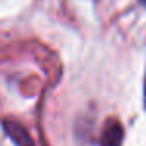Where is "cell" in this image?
Instances as JSON below:
<instances>
[{"mask_svg": "<svg viewBox=\"0 0 146 146\" xmlns=\"http://www.w3.org/2000/svg\"><path fill=\"white\" fill-rule=\"evenodd\" d=\"M140 2H141L143 5H146V0H140Z\"/></svg>", "mask_w": 146, "mask_h": 146, "instance_id": "obj_4", "label": "cell"}, {"mask_svg": "<svg viewBox=\"0 0 146 146\" xmlns=\"http://www.w3.org/2000/svg\"><path fill=\"white\" fill-rule=\"evenodd\" d=\"M2 126H3L7 135L10 137L11 141L16 146H35L32 135L21 123H17L14 119H5L2 121Z\"/></svg>", "mask_w": 146, "mask_h": 146, "instance_id": "obj_2", "label": "cell"}, {"mask_svg": "<svg viewBox=\"0 0 146 146\" xmlns=\"http://www.w3.org/2000/svg\"><path fill=\"white\" fill-rule=\"evenodd\" d=\"M143 105L146 110V74H145V83H143Z\"/></svg>", "mask_w": 146, "mask_h": 146, "instance_id": "obj_3", "label": "cell"}, {"mask_svg": "<svg viewBox=\"0 0 146 146\" xmlns=\"http://www.w3.org/2000/svg\"><path fill=\"white\" fill-rule=\"evenodd\" d=\"M124 140V127L116 118L105 121L99 138V146H121Z\"/></svg>", "mask_w": 146, "mask_h": 146, "instance_id": "obj_1", "label": "cell"}]
</instances>
